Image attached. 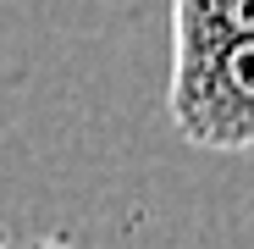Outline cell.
<instances>
[{"label":"cell","mask_w":254,"mask_h":249,"mask_svg":"<svg viewBox=\"0 0 254 249\" xmlns=\"http://www.w3.org/2000/svg\"><path fill=\"white\" fill-rule=\"evenodd\" d=\"M33 249H61V244H33Z\"/></svg>","instance_id":"3"},{"label":"cell","mask_w":254,"mask_h":249,"mask_svg":"<svg viewBox=\"0 0 254 249\" xmlns=\"http://www.w3.org/2000/svg\"><path fill=\"white\" fill-rule=\"evenodd\" d=\"M183 22H210V28H254V0H177Z\"/></svg>","instance_id":"2"},{"label":"cell","mask_w":254,"mask_h":249,"mask_svg":"<svg viewBox=\"0 0 254 249\" xmlns=\"http://www.w3.org/2000/svg\"><path fill=\"white\" fill-rule=\"evenodd\" d=\"M172 128L216 155L254 150V28H210L183 17H172Z\"/></svg>","instance_id":"1"},{"label":"cell","mask_w":254,"mask_h":249,"mask_svg":"<svg viewBox=\"0 0 254 249\" xmlns=\"http://www.w3.org/2000/svg\"><path fill=\"white\" fill-rule=\"evenodd\" d=\"M0 249H6V244H0Z\"/></svg>","instance_id":"4"}]
</instances>
